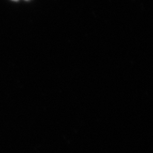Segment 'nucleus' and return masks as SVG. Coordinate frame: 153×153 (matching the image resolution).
<instances>
[{
  "instance_id": "obj_1",
  "label": "nucleus",
  "mask_w": 153,
  "mask_h": 153,
  "mask_svg": "<svg viewBox=\"0 0 153 153\" xmlns=\"http://www.w3.org/2000/svg\"><path fill=\"white\" fill-rule=\"evenodd\" d=\"M13 1H18V0H13Z\"/></svg>"
}]
</instances>
